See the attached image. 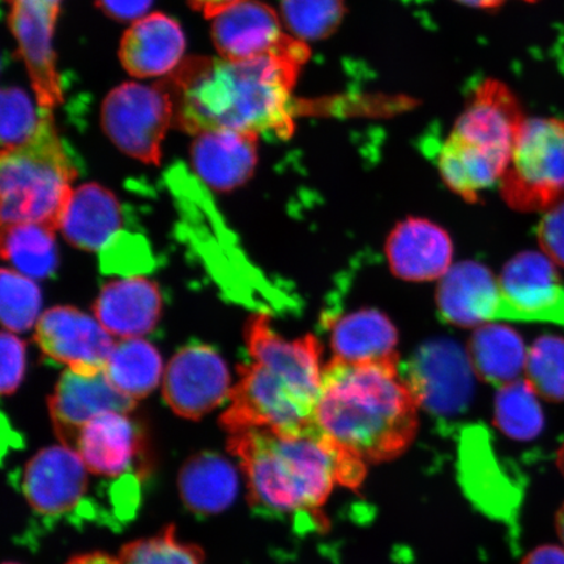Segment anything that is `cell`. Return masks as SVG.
I'll return each mask as SVG.
<instances>
[{"instance_id": "39", "label": "cell", "mask_w": 564, "mask_h": 564, "mask_svg": "<svg viewBox=\"0 0 564 564\" xmlns=\"http://www.w3.org/2000/svg\"><path fill=\"white\" fill-rule=\"evenodd\" d=\"M521 564H564V547L555 545L535 547Z\"/></svg>"}, {"instance_id": "41", "label": "cell", "mask_w": 564, "mask_h": 564, "mask_svg": "<svg viewBox=\"0 0 564 564\" xmlns=\"http://www.w3.org/2000/svg\"><path fill=\"white\" fill-rule=\"evenodd\" d=\"M68 564H118V563H117V560H112L108 555L95 553V554L77 556V558L70 561Z\"/></svg>"}, {"instance_id": "5", "label": "cell", "mask_w": 564, "mask_h": 564, "mask_svg": "<svg viewBox=\"0 0 564 564\" xmlns=\"http://www.w3.org/2000/svg\"><path fill=\"white\" fill-rule=\"evenodd\" d=\"M525 119L506 84L482 83L441 147L438 167L446 185L463 199L476 202L500 182Z\"/></svg>"}, {"instance_id": "11", "label": "cell", "mask_w": 564, "mask_h": 564, "mask_svg": "<svg viewBox=\"0 0 564 564\" xmlns=\"http://www.w3.org/2000/svg\"><path fill=\"white\" fill-rule=\"evenodd\" d=\"M227 364L207 345H189L169 362L162 393L183 419L199 420L230 399Z\"/></svg>"}, {"instance_id": "3", "label": "cell", "mask_w": 564, "mask_h": 564, "mask_svg": "<svg viewBox=\"0 0 564 564\" xmlns=\"http://www.w3.org/2000/svg\"><path fill=\"white\" fill-rule=\"evenodd\" d=\"M245 340L251 362L238 368L221 425L230 434L247 429L285 435L317 432L323 369L316 337L289 341L274 333L270 316L257 314L247 323Z\"/></svg>"}, {"instance_id": "22", "label": "cell", "mask_w": 564, "mask_h": 564, "mask_svg": "<svg viewBox=\"0 0 564 564\" xmlns=\"http://www.w3.org/2000/svg\"><path fill=\"white\" fill-rule=\"evenodd\" d=\"M94 310L96 319L111 336L140 338L158 326L162 297L151 280L124 278L102 288Z\"/></svg>"}, {"instance_id": "7", "label": "cell", "mask_w": 564, "mask_h": 564, "mask_svg": "<svg viewBox=\"0 0 564 564\" xmlns=\"http://www.w3.org/2000/svg\"><path fill=\"white\" fill-rule=\"evenodd\" d=\"M500 189L511 208L523 212L564 200V119H525Z\"/></svg>"}, {"instance_id": "46", "label": "cell", "mask_w": 564, "mask_h": 564, "mask_svg": "<svg viewBox=\"0 0 564 564\" xmlns=\"http://www.w3.org/2000/svg\"><path fill=\"white\" fill-rule=\"evenodd\" d=\"M6 564H17V563H6Z\"/></svg>"}, {"instance_id": "43", "label": "cell", "mask_w": 564, "mask_h": 564, "mask_svg": "<svg viewBox=\"0 0 564 564\" xmlns=\"http://www.w3.org/2000/svg\"><path fill=\"white\" fill-rule=\"evenodd\" d=\"M555 529H556V533H558V538L561 539L562 544L564 546V502L560 507V510L556 511Z\"/></svg>"}, {"instance_id": "28", "label": "cell", "mask_w": 564, "mask_h": 564, "mask_svg": "<svg viewBox=\"0 0 564 564\" xmlns=\"http://www.w3.org/2000/svg\"><path fill=\"white\" fill-rule=\"evenodd\" d=\"M105 372L117 390L137 401L159 386L162 359L159 350L143 338H122L116 343Z\"/></svg>"}, {"instance_id": "44", "label": "cell", "mask_w": 564, "mask_h": 564, "mask_svg": "<svg viewBox=\"0 0 564 564\" xmlns=\"http://www.w3.org/2000/svg\"><path fill=\"white\" fill-rule=\"evenodd\" d=\"M7 2L12 4L13 2H17V0H7ZM34 2H39L41 4H44V6L48 7V9H52V10H55V11H59L61 10L62 0H34Z\"/></svg>"}, {"instance_id": "13", "label": "cell", "mask_w": 564, "mask_h": 564, "mask_svg": "<svg viewBox=\"0 0 564 564\" xmlns=\"http://www.w3.org/2000/svg\"><path fill=\"white\" fill-rule=\"evenodd\" d=\"M34 337L44 355L77 372L105 371L116 347L96 317L69 306L48 308L41 315Z\"/></svg>"}, {"instance_id": "36", "label": "cell", "mask_w": 564, "mask_h": 564, "mask_svg": "<svg viewBox=\"0 0 564 564\" xmlns=\"http://www.w3.org/2000/svg\"><path fill=\"white\" fill-rule=\"evenodd\" d=\"M0 351H2V371H0V390L4 397L15 392L23 380L25 372V344L17 334L3 329L0 336Z\"/></svg>"}, {"instance_id": "21", "label": "cell", "mask_w": 564, "mask_h": 564, "mask_svg": "<svg viewBox=\"0 0 564 564\" xmlns=\"http://www.w3.org/2000/svg\"><path fill=\"white\" fill-rule=\"evenodd\" d=\"M192 162L199 178L218 192H230L251 178L258 162V135L207 131L196 135Z\"/></svg>"}, {"instance_id": "15", "label": "cell", "mask_w": 564, "mask_h": 564, "mask_svg": "<svg viewBox=\"0 0 564 564\" xmlns=\"http://www.w3.org/2000/svg\"><path fill=\"white\" fill-rule=\"evenodd\" d=\"M75 451L91 475L130 479L145 474L143 432L127 413L108 412L82 430Z\"/></svg>"}, {"instance_id": "34", "label": "cell", "mask_w": 564, "mask_h": 564, "mask_svg": "<svg viewBox=\"0 0 564 564\" xmlns=\"http://www.w3.org/2000/svg\"><path fill=\"white\" fill-rule=\"evenodd\" d=\"M118 564H204L202 550L176 540L174 528L156 538L139 540L119 553Z\"/></svg>"}, {"instance_id": "26", "label": "cell", "mask_w": 564, "mask_h": 564, "mask_svg": "<svg viewBox=\"0 0 564 564\" xmlns=\"http://www.w3.org/2000/svg\"><path fill=\"white\" fill-rule=\"evenodd\" d=\"M468 356L477 376L500 388L518 380L528 351L517 330L488 323L471 336Z\"/></svg>"}, {"instance_id": "20", "label": "cell", "mask_w": 564, "mask_h": 564, "mask_svg": "<svg viewBox=\"0 0 564 564\" xmlns=\"http://www.w3.org/2000/svg\"><path fill=\"white\" fill-rule=\"evenodd\" d=\"M186 39L175 20L164 13H151L133 23L119 47L127 73L139 79L172 74L183 61Z\"/></svg>"}, {"instance_id": "31", "label": "cell", "mask_w": 564, "mask_h": 564, "mask_svg": "<svg viewBox=\"0 0 564 564\" xmlns=\"http://www.w3.org/2000/svg\"><path fill=\"white\" fill-rule=\"evenodd\" d=\"M41 291L33 279L3 268L0 273V316L4 329L13 334L25 333L37 324Z\"/></svg>"}, {"instance_id": "40", "label": "cell", "mask_w": 564, "mask_h": 564, "mask_svg": "<svg viewBox=\"0 0 564 564\" xmlns=\"http://www.w3.org/2000/svg\"><path fill=\"white\" fill-rule=\"evenodd\" d=\"M194 10L203 13L208 19H214L228 7L242 2V0H187Z\"/></svg>"}, {"instance_id": "10", "label": "cell", "mask_w": 564, "mask_h": 564, "mask_svg": "<svg viewBox=\"0 0 564 564\" xmlns=\"http://www.w3.org/2000/svg\"><path fill=\"white\" fill-rule=\"evenodd\" d=\"M400 370L420 408L441 417L464 413L474 399L476 371L470 358L447 338L422 345Z\"/></svg>"}, {"instance_id": "45", "label": "cell", "mask_w": 564, "mask_h": 564, "mask_svg": "<svg viewBox=\"0 0 564 564\" xmlns=\"http://www.w3.org/2000/svg\"><path fill=\"white\" fill-rule=\"evenodd\" d=\"M556 467L561 470V474L564 477V443L563 446L558 451V455H556Z\"/></svg>"}, {"instance_id": "4", "label": "cell", "mask_w": 564, "mask_h": 564, "mask_svg": "<svg viewBox=\"0 0 564 564\" xmlns=\"http://www.w3.org/2000/svg\"><path fill=\"white\" fill-rule=\"evenodd\" d=\"M229 451L241 462L250 502L276 517L319 512L337 485L356 488L366 464L317 432L285 435L268 429L231 433Z\"/></svg>"}, {"instance_id": "29", "label": "cell", "mask_w": 564, "mask_h": 564, "mask_svg": "<svg viewBox=\"0 0 564 564\" xmlns=\"http://www.w3.org/2000/svg\"><path fill=\"white\" fill-rule=\"evenodd\" d=\"M538 398L527 380L500 387L494 404V421L500 432L520 442L538 438L545 423Z\"/></svg>"}, {"instance_id": "18", "label": "cell", "mask_w": 564, "mask_h": 564, "mask_svg": "<svg viewBox=\"0 0 564 564\" xmlns=\"http://www.w3.org/2000/svg\"><path fill=\"white\" fill-rule=\"evenodd\" d=\"M212 20V40L225 61L243 62L270 54L288 35L276 11L259 0H242Z\"/></svg>"}, {"instance_id": "27", "label": "cell", "mask_w": 564, "mask_h": 564, "mask_svg": "<svg viewBox=\"0 0 564 564\" xmlns=\"http://www.w3.org/2000/svg\"><path fill=\"white\" fill-rule=\"evenodd\" d=\"M55 231L37 223L6 225L0 238L3 259L26 278L42 280L52 276L58 265Z\"/></svg>"}, {"instance_id": "24", "label": "cell", "mask_w": 564, "mask_h": 564, "mask_svg": "<svg viewBox=\"0 0 564 564\" xmlns=\"http://www.w3.org/2000/svg\"><path fill=\"white\" fill-rule=\"evenodd\" d=\"M398 330L377 310H358L338 317L330 326L334 358L345 362L384 361L399 358Z\"/></svg>"}, {"instance_id": "23", "label": "cell", "mask_w": 564, "mask_h": 564, "mask_svg": "<svg viewBox=\"0 0 564 564\" xmlns=\"http://www.w3.org/2000/svg\"><path fill=\"white\" fill-rule=\"evenodd\" d=\"M123 223L122 208L115 194L97 183L74 189L59 230L69 245L84 251H102Z\"/></svg>"}, {"instance_id": "2", "label": "cell", "mask_w": 564, "mask_h": 564, "mask_svg": "<svg viewBox=\"0 0 564 564\" xmlns=\"http://www.w3.org/2000/svg\"><path fill=\"white\" fill-rule=\"evenodd\" d=\"M419 403L399 358L371 362L333 359L323 369L316 425L344 453L365 464L393 460L411 446Z\"/></svg>"}, {"instance_id": "38", "label": "cell", "mask_w": 564, "mask_h": 564, "mask_svg": "<svg viewBox=\"0 0 564 564\" xmlns=\"http://www.w3.org/2000/svg\"><path fill=\"white\" fill-rule=\"evenodd\" d=\"M98 9L112 20L135 21L143 19L151 9L153 0H96Z\"/></svg>"}, {"instance_id": "32", "label": "cell", "mask_w": 564, "mask_h": 564, "mask_svg": "<svg viewBox=\"0 0 564 564\" xmlns=\"http://www.w3.org/2000/svg\"><path fill=\"white\" fill-rule=\"evenodd\" d=\"M525 380L539 397L564 401V338L546 335L528 350Z\"/></svg>"}, {"instance_id": "19", "label": "cell", "mask_w": 564, "mask_h": 564, "mask_svg": "<svg viewBox=\"0 0 564 564\" xmlns=\"http://www.w3.org/2000/svg\"><path fill=\"white\" fill-rule=\"evenodd\" d=\"M387 258L400 279L415 282L442 279L453 260V242L438 225L409 218L388 237Z\"/></svg>"}, {"instance_id": "12", "label": "cell", "mask_w": 564, "mask_h": 564, "mask_svg": "<svg viewBox=\"0 0 564 564\" xmlns=\"http://www.w3.org/2000/svg\"><path fill=\"white\" fill-rule=\"evenodd\" d=\"M505 321L546 322L564 326V284L544 253H519L499 279Z\"/></svg>"}, {"instance_id": "6", "label": "cell", "mask_w": 564, "mask_h": 564, "mask_svg": "<svg viewBox=\"0 0 564 564\" xmlns=\"http://www.w3.org/2000/svg\"><path fill=\"white\" fill-rule=\"evenodd\" d=\"M77 175L53 116L37 135L0 159V218L2 227L37 223L59 230Z\"/></svg>"}, {"instance_id": "30", "label": "cell", "mask_w": 564, "mask_h": 564, "mask_svg": "<svg viewBox=\"0 0 564 564\" xmlns=\"http://www.w3.org/2000/svg\"><path fill=\"white\" fill-rule=\"evenodd\" d=\"M281 15L293 37L321 41L340 26L345 4L344 0H281Z\"/></svg>"}, {"instance_id": "33", "label": "cell", "mask_w": 564, "mask_h": 564, "mask_svg": "<svg viewBox=\"0 0 564 564\" xmlns=\"http://www.w3.org/2000/svg\"><path fill=\"white\" fill-rule=\"evenodd\" d=\"M2 122H0V139L2 153L18 150L37 135L42 124L52 111L35 108L32 98L23 89L9 87L2 90Z\"/></svg>"}, {"instance_id": "16", "label": "cell", "mask_w": 564, "mask_h": 564, "mask_svg": "<svg viewBox=\"0 0 564 564\" xmlns=\"http://www.w3.org/2000/svg\"><path fill=\"white\" fill-rule=\"evenodd\" d=\"M58 15L59 11L34 0H17L11 4L9 19L19 53L31 77L35 100L46 111H53L63 101L53 51L54 25Z\"/></svg>"}, {"instance_id": "17", "label": "cell", "mask_w": 564, "mask_h": 564, "mask_svg": "<svg viewBox=\"0 0 564 564\" xmlns=\"http://www.w3.org/2000/svg\"><path fill=\"white\" fill-rule=\"evenodd\" d=\"M443 321L455 326H484L505 321L499 280L482 264L464 262L449 268L436 292Z\"/></svg>"}, {"instance_id": "35", "label": "cell", "mask_w": 564, "mask_h": 564, "mask_svg": "<svg viewBox=\"0 0 564 564\" xmlns=\"http://www.w3.org/2000/svg\"><path fill=\"white\" fill-rule=\"evenodd\" d=\"M150 253L143 241H138L137 237L118 232L111 241L104 247L102 264L104 270L118 273H131L144 270L150 263Z\"/></svg>"}, {"instance_id": "8", "label": "cell", "mask_w": 564, "mask_h": 564, "mask_svg": "<svg viewBox=\"0 0 564 564\" xmlns=\"http://www.w3.org/2000/svg\"><path fill=\"white\" fill-rule=\"evenodd\" d=\"M101 122L119 150L144 164L159 165L161 144L173 124V102L161 84L126 83L105 98Z\"/></svg>"}, {"instance_id": "42", "label": "cell", "mask_w": 564, "mask_h": 564, "mask_svg": "<svg viewBox=\"0 0 564 564\" xmlns=\"http://www.w3.org/2000/svg\"><path fill=\"white\" fill-rule=\"evenodd\" d=\"M456 2L474 7V9L490 10L509 2V0H456ZM525 2H535V0H525Z\"/></svg>"}, {"instance_id": "9", "label": "cell", "mask_w": 564, "mask_h": 564, "mask_svg": "<svg viewBox=\"0 0 564 564\" xmlns=\"http://www.w3.org/2000/svg\"><path fill=\"white\" fill-rule=\"evenodd\" d=\"M90 475L80 455L63 444L40 451L26 464L21 490L42 519L95 520L102 512L89 498Z\"/></svg>"}, {"instance_id": "1", "label": "cell", "mask_w": 564, "mask_h": 564, "mask_svg": "<svg viewBox=\"0 0 564 564\" xmlns=\"http://www.w3.org/2000/svg\"><path fill=\"white\" fill-rule=\"evenodd\" d=\"M308 55L306 42L286 35L278 48L256 59H183L160 82L173 102V126L192 135L228 130L291 137L293 88Z\"/></svg>"}, {"instance_id": "37", "label": "cell", "mask_w": 564, "mask_h": 564, "mask_svg": "<svg viewBox=\"0 0 564 564\" xmlns=\"http://www.w3.org/2000/svg\"><path fill=\"white\" fill-rule=\"evenodd\" d=\"M538 237L545 256L564 267V200L545 212Z\"/></svg>"}, {"instance_id": "25", "label": "cell", "mask_w": 564, "mask_h": 564, "mask_svg": "<svg viewBox=\"0 0 564 564\" xmlns=\"http://www.w3.org/2000/svg\"><path fill=\"white\" fill-rule=\"evenodd\" d=\"M178 486L183 502L195 513L223 512L235 502L239 489L237 470L227 458L204 453L182 468Z\"/></svg>"}, {"instance_id": "14", "label": "cell", "mask_w": 564, "mask_h": 564, "mask_svg": "<svg viewBox=\"0 0 564 564\" xmlns=\"http://www.w3.org/2000/svg\"><path fill=\"white\" fill-rule=\"evenodd\" d=\"M137 401L126 397L110 382L105 371L66 370L48 400L56 435L75 449L82 430L108 412L129 413Z\"/></svg>"}]
</instances>
